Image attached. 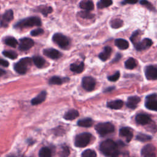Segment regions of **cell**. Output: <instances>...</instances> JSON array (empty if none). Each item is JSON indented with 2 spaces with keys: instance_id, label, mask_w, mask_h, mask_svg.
Wrapping results in <instances>:
<instances>
[{
  "instance_id": "obj_5",
  "label": "cell",
  "mask_w": 157,
  "mask_h": 157,
  "mask_svg": "<svg viewBox=\"0 0 157 157\" xmlns=\"http://www.w3.org/2000/svg\"><path fill=\"white\" fill-rule=\"evenodd\" d=\"M91 137V135L88 133H83L79 134L76 137L75 145L80 148L86 147L90 143Z\"/></svg>"
},
{
  "instance_id": "obj_29",
  "label": "cell",
  "mask_w": 157,
  "mask_h": 157,
  "mask_svg": "<svg viewBox=\"0 0 157 157\" xmlns=\"http://www.w3.org/2000/svg\"><path fill=\"white\" fill-rule=\"evenodd\" d=\"M125 68L128 70H133L137 66V63L136 60L133 58H130L127 60L125 63Z\"/></svg>"
},
{
  "instance_id": "obj_8",
  "label": "cell",
  "mask_w": 157,
  "mask_h": 157,
  "mask_svg": "<svg viewBox=\"0 0 157 157\" xmlns=\"http://www.w3.org/2000/svg\"><path fill=\"white\" fill-rule=\"evenodd\" d=\"M82 84L83 88L85 90L88 91H91L95 87L96 81L95 79L93 78L92 77L87 76L83 78Z\"/></svg>"
},
{
  "instance_id": "obj_22",
  "label": "cell",
  "mask_w": 157,
  "mask_h": 157,
  "mask_svg": "<svg viewBox=\"0 0 157 157\" xmlns=\"http://www.w3.org/2000/svg\"><path fill=\"white\" fill-rule=\"evenodd\" d=\"M70 70L71 71L75 73H81L84 70V64L83 62H80L79 63H73L70 66Z\"/></svg>"
},
{
  "instance_id": "obj_40",
  "label": "cell",
  "mask_w": 157,
  "mask_h": 157,
  "mask_svg": "<svg viewBox=\"0 0 157 157\" xmlns=\"http://www.w3.org/2000/svg\"><path fill=\"white\" fill-rule=\"evenodd\" d=\"M44 33V30L41 28H38L31 31V35L33 36H38Z\"/></svg>"
},
{
  "instance_id": "obj_4",
  "label": "cell",
  "mask_w": 157,
  "mask_h": 157,
  "mask_svg": "<svg viewBox=\"0 0 157 157\" xmlns=\"http://www.w3.org/2000/svg\"><path fill=\"white\" fill-rule=\"evenodd\" d=\"M95 130L101 136H106L114 131L115 128L114 125L110 122L100 123L96 125Z\"/></svg>"
},
{
  "instance_id": "obj_44",
  "label": "cell",
  "mask_w": 157,
  "mask_h": 157,
  "mask_svg": "<svg viewBox=\"0 0 157 157\" xmlns=\"http://www.w3.org/2000/svg\"><path fill=\"white\" fill-rule=\"evenodd\" d=\"M0 65H2L4 67H8L9 65V63L8 61L0 58Z\"/></svg>"
},
{
  "instance_id": "obj_26",
  "label": "cell",
  "mask_w": 157,
  "mask_h": 157,
  "mask_svg": "<svg viewBox=\"0 0 157 157\" xmlns=\"http://www.w3.org/2000/svg\"><path fill=\"white\" fill-rule=\"evenodd\" d=\"M62 78L58 77V76H53L52 77L49 81V83L52 85H61L65 81H68L70 79L68 78Z\"/></svg>"
},
{
  "instance_id": "obj_17",
  "label": "cell",
  "mask_w": 157,
  "mask_h": 157,
  "mask_svg": "<svg viewBox=\"0 0 157 157\" xmlns=\"http://www.w3.org/2000/svg\"><path fill=\"white\" fill-rule=\"evenodd\" d=\"M46 96H47V93L46 91H43L42 92H41L39 95L34 98L31 101V103L32 105L35 106V105H38L39 104H41L43 101H45L46 98Z\"/></svg>"
},
{
  "instance_id": "obj_47",
  "label": "cell",
  "mask_w": 157,
  "mask_h": 157,
  "mask_svg": "<svg viewBox=\"0 0 157 157\" xmlns=\"http://www.w3.org/2000/svg\"><path fill=\"white\" fill-rule=\"evenodd\" d=\"M114 87H110V88H106V90H105L104 91L106 93V92H108V91H110L111 90H114Z\"/></svg>"
},
{
  "instance_id": "obj_37",
  "label": "cell",
  "mask_w": 157,
  "mask_h": 157,
  "mask_svg": "<svg viewBox=\"0 0 157 157\" xmlns=\"http://www.w3.org/2000/svg\"><path fill=\"white\" fill-rule=\"evenodd\" d=\"M82 156H83V157H96L97 153L95 151H93L90 149H88V150H85L82 153Z\"/></svg>"
},
{
  "instance_id": "obj_10",
  "label": "cell",
  "mask_w": 157,
  "mask_h": 157,
  "mask_svg": "<svg viewBox=\"0 0 157 157\" xmlns=\"http://www.w3.org/2000/svg\"><path fill=\"white\" fill-rule=\"evenodd\" d=\"M35 44L33 39L28 38H24L20 40L19 49L22 51H26L30 49Z\"/></svg>"
},
{
  "instance_id": "obj_33",
  "label": "cell",
  "mask_w": 157,
  "mask_h": 157,
  "mask_svg": "<svg viewBox=\"0 0 157 157\" xmlns=\"http://www.w3.org/2000/svg\"><path fill=\"white\" fill-rule=\"evenodd\" d=\"M78 15L79 17H80L82 19H93L94 17H95V15L90 13L89 11H80L78 13Z\"/></svg>"
},
{
  "instance_id": "obj_35",
  "label": "cell",
  "mask_w": 157,
  "mask_h": 157,
  "mask_svg": "<svg viewBox=\"0 0 157 157\" xmlns=\"http://www.w3.org/2000/svg\"><path fill=\"white\" fill-rule=\"evenodd\" d=\"M3 54L5 56H6L9 58L12 59V60L17 58L18 56V55L16 52H15L14 51H11V50H5L3 52Z\"/></svg>"
},
{
  "instance_id": "obj_30",
  "label": "cell",
  "mask_w": 157,
  "mask_h": 157,
  "mask_svg": "<svg viewBox=\"0 0 157 157\" xmlns=\"http://www.w3.org/2000/svg\"><path fill=\"white\" fill-rule=\"evenodd\" d=\"M4 43L7 46H9L12 47H15L18 44V42H17V39L15 38H14V37H11V36L6 38L4 40Z\"/></svg>"
},
{
  "instance_id": "obj_43",
  "label": "cell",
  "mask_w": 157,
  "mask_h": 157,
  "mask_svg": "<svg viewBox=\"0 0 157 157\" xmlns=\"http://www.w3.org/2000/svg\"><path fill=\"white\" fill-rule=\"evenodd\" d=\"M63 151H62V154L61 155L62 156H68V155H70V150L68 148V147L65 146V147H62Z\"/></svg>"
},
{
  "instance_id": "obj_12",
  "label": "cell",
  "mask_w": 157,
  "mask_h": 157,
  "mask_svg": "<svg viewBox=\"0 0 157 157\" xmlns=\"http://www.w3.org/2000/svg\"><path fill=\"white\" fill-rule=\"evenodd\" d=\"M141 155L145 157H155V147L152 144L145 145L141 150Z\"/></svg>"
},
{
  "instance_id": "obj_1",
  "label": "cell",
  "mask_w": 157,
  "mask_h": 157,
  "mask_svg": "<svg viewBox=\"0 0 157 157\" xmlns=\"http://www.w3.org/2000/svg\"><path fill=\"white\" fill-rule=\"evenodd\" d=\"M100 149L102 153L108 156H117L120 154L118 145L111 139L102 142Z\"/></svg>"
},
{
  "instance_id": "obj_45",
  "label": "cell",
  "mask_w": 157,
  "mask_h": 157,
  "mask_svg": "<svg viewBox=\"0 0 157 157\" xmlns=\"http://www.w3.org/2000/svg\"><path fill=\"white\" fill-rule=\"evenodd\" d=\"M121 55L120 54V53H117V55H116V56H115V58H114V60L112 61V63H115V62H117L118 61H119L120 60V58H121Z\"/></svg>"
},
{
  "instance_id": "obj_3",
  "label": "cell",
  "mask_w": 157,
  "mask_h": 157,
  "mask_svg": "<svg viewBox=\"0 0 157 157\" xmlns=\"http://www.w3.org/2000/svg\"><path fill=\"white\" fill-rule=\"evenodd\" d=\"M31 62H32V60L29 58H22L15 64L14 70L17 73L24 74L27 72L28 67L31 66Z\"/></svg>"
},
{
  "instance_id": "obj_36",
  "label": "cell",
  "mask_w": 157,
  "mask_h": 157,
  "mask_svg": "<svg viewBox=\"0 0 157 157\" xmlns=\"http://www.w3.org/2000/svg\"><path fill=\"white\" fill-rule=\"evenodd\" d=\"M140 4L142 6H145L146 8H147L148 9H149L150 11H156L154 6L148 1H147V0H141Z\"/></svg>"
},
{
  "instance_id": "obj_20",
  "label": "cell",
  "mask_w": 157,
  "mask_h": 157,
  "mask_svg": "<svg viewBox=\"0 0 157 157\" xmlns=\"http://www.w3.org/2000/svg\"><path fill=\"white\" fill-rule=\"evenodd\" d=\"M112 53V48L111 47L107 46L104 47L103 52L100 53L99 55V58L103 61H106L111 56Z\"/></svg>"
},
{
  "instance_id": "obj_27",
  "label": "cell",
  "mask_w": 157,
  "mask_h": 157,
  "mask_svg": "<svg viewBox=\"0 0 157 157\" xmlns=\"http://www.w3.org/2000/svg\"><path fill=\"white\" fill-rule=\"evenodd\" d=\"M33 61L34 63V64L36 65V67L38 68H43L46 63V61L39 56H33Z\"/></svg>"
},
{
  "instance_id": "obj_42",
  "label": "cell",
  "mask_w": 157,
  "mask_h": 157,
  "mask_svg": "<svg viewBox=\"0 0 157 157\" xmlns=\"http://www.w3.org/2000/svg\"><path fill=\"white\" fill-rule=\"evenodd\" d=\"M138 2V0H123L121 2V4L125 5H135Z\"/></svg>"
},
{
  "instance_id": "obj_34",
  "label": "cell",
  "mask_w": 157,
  "mask_h": 157,
  "mask_svg": "<svg viewBox=\"0 0 157 157\" xmlns=\"http://www.w3.org/2000/svg\"><path fill=\"white\" fill-rule=\"evenodd\" d=\"M123 25V22L118 19H114L112 20H111V26L112 28H119L120 27H121Z\"/></svg>"
},
{
  "instance_id": "obj_16",
  "label": "cell",
  "mask_w": 157,
  "mask_h": 157,
  "mask_svg": "<svg viewBox=\"0 0 157 157\" xmlns=\"http://www.w3.org/2000/svg\"><path fill=\"white\" fill-rule=\"evenodd\" d=\"M44 54L47 57L52 59H58L59 58L61 54V53L56 49H47L44 50Z\"/></svg>"
},
{
  "instance_id": "obj_28",
  "label": "cell",
  "mask_w": 157,
  "mask_h": 157,
  "mask_svg": "<svg viewBox=\"0 0 157 157\" xmlns=\"http://www.w3.org/2000/svg\"><path fill=\"white\" fill-rule=\"evenodd\" d=\"M38 11L40 12L43 15L47 17L48 14H50L53 11V9L50 6H41L37 8Z\"/></svg>"
},
{
  "instance_id": "obj_9",
  "label": "cell",
  "mask_w": 157,
  "mask_h": 157,
  "mask_svg": "<svg viewBox=\"0 0 157 157\" xmlns=\"http://www.w3.org/2000/svg\"><path fill=\"white\" fill-rule=\"evenodd\" d=\"M14 19V12L12 10H8L2 16L0 20V26L2 27L6 28L8 26L9 23Z\"/></svg>"
},
{
  "instance_id": "obj_32",
  "label": "cell",
  "mask_w": 157,
  "mask_h": 157,
  "mask_svg": "<svg viewBox=\"0 0 157 157\" xmlns=\"http://www.w3.org/2000/svg\"><path fill=\"white\" fill-rule=\"evenodd\" d=\"M39 155L41 157H50L52 156V152L50 148L47 147H43L40 150Z\"/></svg>"
},
{
  "instance_id": "obj_6",
  "label": "cell",
  "mask_w": 157,
  "mask_h": 157,
  "mask_svg": "<svg viewBox=\"0 0 157 157\" xmlns=\"http://www.w3.org/2000/svg\"><path fill=\"white\" fill-rule=\"evenodd\" d=\"M52 39L62 49H67L70 45V39L66 36L61 33H56L53 36Z\"/></svg>"
},
{
  "instance_id": "obj_38",
  "label": "cell",
  "mask_w": 157,
  "mask_h": 157,
  "mask_svg": "<svg viewBox=\"0 0 157 157\" xmlns=\"http://www.w3.org/2000/svg\"><path fill=\"white\" fill-rule=\"evenodd\" d=\"M151 139L152 138L150 136H148L145 134H142V133H139L136 137L137 140L142 142H146V141H150Z\"/></svg>"
},
{
  "instance_id": "obj_15",
  "label": "cell",
  "mask_w": 157,
  "mask_h": 157,
  "mask_svg": "<svg viewBox=\"0 0 157 157\" xmlns=\"http://www.w3.org/2000/svg\"><path fill=\"white\" fill-rule=\"evenodd\" d=\"M136 121L139 125H146L151 121V118L148 115L139 114L136 117Z\"/></svg>"
},
{
  "instance_id": "obj_13",
  "label": "cell",
  "mask_w": 157,
  "mask_h": 157,
  "mask_svg": "<svg viewBox=\"0 0 157 157\" xmlns=\"http://www.w3.org/2000/svg\"><path fill=\"white\" fill-rule=\"evenodd\" d=\"M153 44V42L151 39L148 38H145L142 41L138 42L135 46L137 50L141 51L142 50H145L149 48Z\"/></svg>"
},
{
  "instance_id": "obj_14",
  "label": "cell",
  "mask_w": 157,
  "mask_h": 157,
  "mask_svg": "<svg viewBox=\"0 0 157 157\" xmlns=\"http://www.w3.org/2000/svg\"><path fill=\"white\" fill-rule=\"evenodd\" d=\"M119 133L121 136L126 138V140L128 142H130L131 141V140L132 139L133 136V131H132L131 129L129 127L121 128L120 130Z\"/></svg>"
},
{
  "instance_id": "obj_7",
  "label": "cell",
  "mask_w": 157,
  "mask_h": 157,
  "mask_svg": "<svg viewBox=\"0 0 157 157\" xmlns=\"http://www.w3.org/2000/svg\"><path fill=\"white\" fill-rule=\"evenodd\" d=\"M145 106L149 110L156 111L157 109V95L156 94H152L148 95L145 98Z\"/></svg>"
},
{
  "instance_id": "obj_46",
  "label": "cell",
  "mask_w": 157,
  "mask_h": 157,
  "mask_svg": "<svg viewBox=\"0 0 157 157\" xmlns=\"http://www.w3.org/2000/svg\"><path fill=\"white\" fill-rule=\"evenodd\" d=\"M6 74V71H5L4 70H2V69H0V76H2Z\"/></svg>"
},
{
  "instance_id": "obj_21",
  "label": "cell",
  "mask_w": 157,
  "mask_h": 157,
  "mask_svg": "<svg viewBox=\"0 0 157 157\" xmlns=\"http://www.w3.org/2000/svg\"><path fill=\"white\" fill-rule=\"evenodd\" d=\"M115 46L121 50L127 49L129 47L128 42L123 39H117L115 41Z\"/></svg>"
},
{
  "instance_id": "obj_18",
  "label": "cell",
  "mask_w": 157,
  "mask_h": 157,
  "mask_svg": "<svg viewBox=\"0 0 157 157\" xmlns=\"http://www.w3.org/2000/svg\"><path fill=\"white\" fill-rule=\"evenodd\" d=\"M141 101V98L137 96H134V97H129L127 103V106L132 109H135L136 108L138 104Z\"/></svg>"
},
{
  "instance_id": "obj_19",
  "label": "cell",
  "mask_w": 157,
  "mask_h": 157,
  "mask_svg": "<svg viewBox=\"0 0 157 157\" xmlns=\"http://www.w3.org/2000/svg\"><path fill=\"white\" fill-rule=\"evenodd\" d=\"M79 7L81 9L88 11L94 9V5L91 0H82L79 4Z\"/></svg>"
},
{
  "instance_id": "obj_39",
  "label": "cell",
  "mask_w": 157,
  "mask_h": 157,
  "mask_svg": "<svg viewBox=\"0 0 157 157\" xmlns=\"http://www.w3.org/2000/svg\"><path fill=\"white\" fill-rule=\"evenodd\" d=\"M140 36V31H136L132 34V36L130 38L131 41L135 45L138 43V39H139Z\"/></svg>"
},
{
  "instance_id": "obj_41",
  "label": "cell",
  "mask_w": 157,
  "mask_h": 157,
  "mask_svg": "<svg viewBox=\"0 0 157 157\" xmlns=\"http://www.w3.org/2000/svg\"><path fill=\"white\" fill-rule=\"evenodd\" d=\"M120 72H116L114 75L112 76H110L108 77V80L111 81V82H115L117 81L119 78H120Z\"/></svg>"
},
{
  "instance_id": "obj_31",
  "label": "cell",
  "mask_w": 157,
  "mask_h": 157,
  "mask_svg": "<svg viewBox=\"0 0 157 157\" xmlns=\"http://www.w3.org/2000/svg\"><path fill=\"white\" fill-rule=\"evenodd\" d=\"M112 0H100L97 4V6L99 9H103L109 7L112 5Z\"/></svg>"
},
{
  "instance_id": "obj_11",
  "label": "cell",
  "mask_w": 157,
  "mask_h": 157,
  "mask_svg": "<svg viewBox=\"0 0 157 157\" xmlns=\"http://www.w3.org/2000/svg\"><path fill=\"white\" fill-rule=\"evenodd\" d=\"M145 77L148 80H156L157 78V69L155 67L150 65L145 70Z\"/></svg>"
},
{
  "instance_id": "obj_23",
  "label": "cell",
  "mask_w": 157,
  "mask_h": 157,
  "mask_svg": "<svg viewBox=\"0 0 157 157\" xmlns=\"http://www.w3.org/2000/svg\"><path fill=\"white\" fill-rule=\"evenodd\" d=\"M123 106V102L120 100H117L108 103L107 106L112 109H120Z\"/></svg>"
},
{
  "instance_id": "obj_24",
  "label": "cell",
  "mask_w": 157,
  "mask_h": 157,
  "mask_svg": "<svg viewBox=\"0 0 157 157\" xmlns=\"http://www.w3.org/2000/svg\"><path fill=\"white\" fill-rule=\"evenodd\" d=\"M79 115V112L75 109H71L68 111L64 115V118L67 120H73L76 119Z\"/></svg>"
},
{
  "instance_id": "obj_2",
  "label": "cell",
  "mask_w": 157,
  "mask_h": 157,
  "mask_svg": "<svg viewBox=\"0 0 157 157\" xmlns=\"http://www.w3.org/2000/svg\"><path fill=\"white\" fill-rule=\"evenodd\" d=\"M42 24L41 20L38 17H30L25 19H23L17 23L14 27L15 28H29L33 27L35 26H39Z\"/></svg>"
},
{
  "instance_id": "obj_25",
  "label": "cell",
  "mask_w": 157,
  "mask_h": 157,
  "mask_svg": "<svg viewBox=\"0 0 157 157\" xmlns=\"http://www.w3.org/2000/svg\"><path fill=\"white\" fill-rule=\"evenodd\" d=\"M93 121L92 119H91L90 118H87L80 120L77 122V125L79 127H86V128L91 127L93 125Z\"/></svg>"
}]
</instances>
